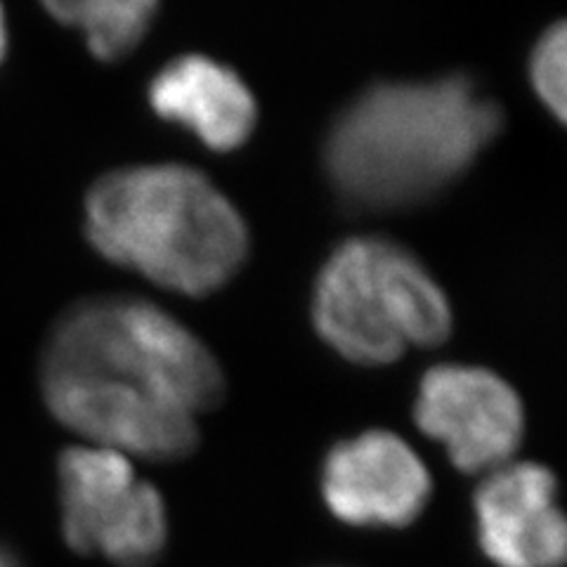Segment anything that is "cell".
<instances>
[{
	"mask_svg": "<svg viewBox=\"0 0 567 567\" xmlns=\"http://www.w3.org/2000/svg\"><path fill=\"white\" fill-rule=\"evenodd\" d=\"M100 256L185 296L225 287L248 256V227L204 173L183 164L110 171L85 194Z\"/></svg>",
	"mask_w": 567,
	"mask_h": 567,
	"instance_id": "3957f363",
	"label": "cell"
},
{
	"mask_svg": "<svg viewBox=\"0 0 567 567\" xmlns=\"http://www.w3.org/2000/svg\"><path fill=\"white\" fill-rule=\"evenodd\" d=\"M317 333L346 360L388 364L406 348H435L452 331L445 291L398 241L352 237L333 248L312 293Z\"/></svg>",
	"mask_w": 567,
	"mask_h": 567,
	"instance_id": "277c9868",
	"label": "cell"
},
{
	"mask_svg": "<svg viewBox=\"0 0 567 567\" xmlns=\"http://www.w3.org/2000/svg\"><path fill=\"white\" fill-rule=\"evenodd\" d=\"M58 471L62 532L74 551L100 554L118 567H147L162 556L166 506L128 456L79 445L62 452Z\"/></svg>",
	"mask_w": 567,
	"mask_h": 567,
	"instance_id": "5b68a950",
	"label": "cell"
},
{
	"mask_svg": "<svg viewBox=\"0 0 567 567\" xmlns=\"http://www.w3.org/2000/svg\"><path fill=\"white\" fill-rule=\"evenodd\" d=\"M477 542L499 567H565L567 513L554 471L532 461L485 475L475 496Z\"/></svg>",
	"mask_w": 567,
	"mask_h": 567,
	"instance_id": "ba28073f",
	"label": "cell"
},
{
	"mask_svg": "<svg viewBox=\"0 0 567 567\" xmlns=\"http://www.w3.org/2000/svg\"><path fill=\"white\" fill-rule=\"evenodd\" d=\"M6 45H8V31H6L3 10H0V60H3V55H6Z\"/></svg>",
	"mask_w": 567,
	"mask_h": 567,
	"instance_id": "7c38bea8",
	"label": "cell"
},
{
	"mask_svg": "<svg viewBox=\"0 0 567 567\" xmlns=\"http://www.w3.org/2000/svg\"><path fill=\"white\" fill-rule=\"evenodd\" d=\"M419 429L442 442L464 473H492L511 464L525 435L516 390L483 367L437 364L423 374L414 404Z\"/></svg>",
	"mask_w": 567,
	"mask_h": 567,
	"instance_id": "8992f818",
	"label": "cell"
},
{
	"mask_svg": "<svg viewBox=\"0 0 567 567\" xmlns=\"http://www.w3.org/2000/svg\"><path fill=\"white\" fill-rule=\"evenodd\" d=\"M152 110L197 135L206 147L233 152L251 137L258 104L235 69L206 55L171 60L150 83Z\"/></svg>",
	"mask_w": 567,
	"mask_h": 567,
	"instance_id": "9c48e42d",
	"label": "cell"
},
{
	"mask_svg": "<svg viewBox=\"0 0 567 567\" xmlns=\"http://www.w3.org/2000/svg\"><path fill=\"white\" fill-rule=\"evenodd\" d=\"M60 24L85 33L87 48L102 62H118L145 39L156 3L154 0H95V3H45Z\"/></svg>",
	"mask_w": 567,
	"mask_h": 567,
	"instance_id": "30bf717a",
	"label": "cell"
},
{
	"mask_svg": "<svg viewBox=\"0 0 567 567\" xmlns=\"http://www.w3.org/2000/svg\"><path fill=\"white\" fill-rule=\"evenodd\" d=\"M502 121L499 104L464 74L374 83L333 118L324 171L350 208H406L464 175Z\"/></svg>",
	"mask_w": 567,
	"mask_h": 567,
	"instance_id": "7a4b0ae2",
	"label": "cell"
},
{
	"mask_svg": "<svg viewBox=\"0 0 567 567\" xmlns=\"http://www.w3.org/2000/svg\"><path fill=\"white\" fill-rule=\"evenodd\" d=\"M0 567H14V563H12V558L3 551V548H0Z\"/></svg>",
	"mask_w": 567,
	"mask_h": 567,
	"instance_id": "4fadbf2b",
	"label": "cell"
},
{
	"mask_svg": "<svg viewBox=\"0 0 567 567\" xmlns=\"http://www.w3.org/2000/svg\"><path fill=\"white\" fill-rule=\"evenodd\" d=\"M39 383L69 431L150 461L197 450V412L225 395L213 352L166 310L133 296L71 303L45 336Z\"/></svg>",
	"mask_w": 567,
	"mask_h": 567,
	"instance_id": "6da1fadb",
	"label": "cell"
},
{
	"mask_svg": "<svg viewBox=\"0 0 567 567\" xmlns=\"http://www.w3.org/2000/svg\"><path fill=\"white\" fill-rule=\"evenodd\" d=\"M322 494L333 516L348 525L406 527L429 506L433 481L402 437L367 431L329 450Z\"/></svg>",
	"mask_w": 567,
	"mask_h": 567,
	"instance_id": "52a82bcc",
	"label": "cell"
},
{
	"mask_svg": "<svg viewBox=\"0 0 567 567\" xmlns=\"http://www.w3.org/2000/svg\"><path fill=\"white\" fill-rule=\"evenodd\" d=\"M529 79L546 110L567 126V20L542 33L529 58Z\"/></svg>",
	"mask_w": 567,
	"mask_h": 567,
	"instance_id": "8fae6325",
	"label": "cell"
}]
</instances>
